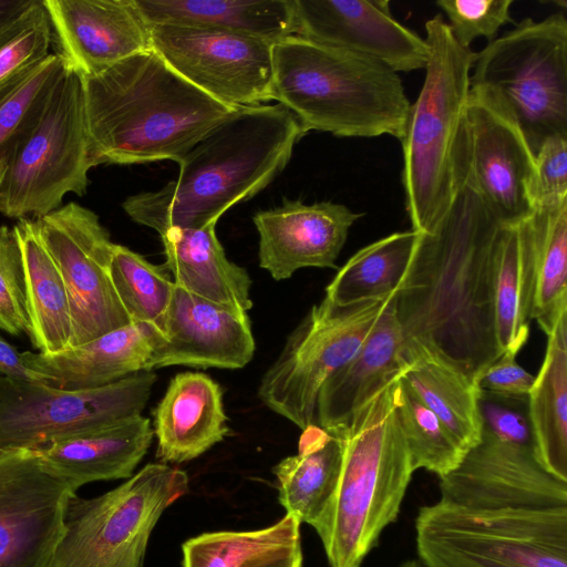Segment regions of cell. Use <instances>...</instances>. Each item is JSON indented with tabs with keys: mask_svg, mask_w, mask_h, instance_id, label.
<instances>
[{
	"mask_svg": "<svg viewBox=\"0 0 567 567\" xmlns=\"http://www.w3.org/2000/svg\"><path fill=\"white\" fill-rule=\"evenodd\" d=\"M110 271L131 322L148 327L158 334L175 287L167 270L163 265H153L142 255L115 244Z\"/></svg>",
	"mask_w": 567,
	"mask_h": 567,
	"instance_id": "d590c367",
	"label": "cell"
},
{
	"mask_svg": "<svg viewBox=\"0 0 567 567\" xmlns=\"http://www.w3.org/2000/svg\"><path fill=\"white\" fill-rule=\"evenodd\" d=\"M400 375L331 434L341 442V471L331 503L313 527L330 567L361 566L396 519L415 471L395 409Z\"/></svg>",
	"mask_w": 567,
	"mask_h": 567,
	"instance_id": "5b68a950",
	"label": "cell"
},
{
	"mask_svg": "<svg viewBox=\"0 0 567 567\" xmlns=\"http://www.w3.org/2000/svg\"><path fill=\"white\" fill-rule=\"evenodd\" d=\"M150 28L153 49L215 100L231 107L271 101L275 42L212 29Z\"/></svg>",
	"mask_w": 567,
	"mask_h": 567,
	"instance_id": "5bb4252c",
	"label": "cell"
},
{
	"mask_svg": "<svg viewBox=\"0 0 567 567\" xmlns=\"http://www.w3.org/2000/svg\"><path fill=\"white\" fill-rule=\"evenodd\" d=\"M153 348V331L130 323L60 352L23 351L21 358L43 383L73 391L104 386L146 370Z\"/></svg>",
	"mask_w": 567,
	"mask_h": 567,
	"instance_id": "603a6c76",
	"label": "cell"
},
{
	"mask_svg": "<svg viewBox=\"0 0 567 567\" xmlns=\"http://www.w3.org/2000/svg\"><path fill=\"white\" fill-rule=\"evenodd\" d=\"M303 135L297 118L278 103L236 107L181 158L175 181L132 195L122 207L159 236L217 223L282 172Z\"/></svg>",
	"mask_w": 567,
	"mask_h": 567,
	"instance_id": "7a4b0ae2",
	"label": "cell"
},
{
	"mask_svg": "<svg viewBox=\"0 0 567 567\" xmlns=\"http://www.w3.org/2000/svg\"><path fill=\"white\" fill-rule=\"evenodd\" d=\"M471 86L494 92L535 155L545 140L567 137V19L556 12L527 18L480 52Z\"/></svg>",
	"mask_w": 567,
	"mask_h": 567,
	"instance_id": "30bf717a",
	"label": "cell"
},
{
	"mask_svg": "<svg viewBox=\"0 0 567 567\" xmlns=\"http://www.w3.org/2000/svg\"><path fill=\"white\" fill-rule=\"evenodd\" d=\"M440 501L473 509L567 507V482L549 474L532 449L482 430L477 445L440 478Z\"/></svg>",
	"mask_w": 567,
	"mask_h": 567,
	"instance_id": "2e32d148",
	"label": "cell"
},
{
	"mask_svg": "<svg viewBox=\"0 0 567 567\" xmlns=\"http://www.w3.org/2000/svg\"><path fill=\"white\" fill-rule=\"evenodd\" d=\"M295 34L379 61L398 72L424 69V39L392 16L386 0H293Z\"/></svg>",
	"mask_w": 567,
	"mask_h": 567,
	"instance_id": "ac0fdd59",
	"label": "cell"
},
{
	"mask_svg": "<svg viewBox=\"0 0 567 567\" xmlns=\"http://www.w3.org/2000/svg\"><path fill=\"white\" fill-rule=\"evenodd\" d=\"M217 223L202 228H172L161 235L163 267L182 289L212 302L248 313L251 279L230 261L216 235Z\"/></svg>",
	"mask_w": 567,
	"mask_h": 567,
	"instance_id": "484cf974",
	"label": "cell"
},
{
	"mask_svg": "<svg viewBox=\"0 0 567 567\" xmlns=\"http://www.w3.org/2000/svg\"><path fill=\"white\" fill-rule=\"evenodd\" d=\"M188 491L184 471L150 463L102 495L72 494L45 567H143L153 528Z\"/></svg>",
	"mask_w": 567,
	"mask_h": 567,
	"instance_id": "9c48e42d",
	"label": "cell"
},
{
	"mask_svg": "<svg viewBox=\"0 0 567 567\" xmlns=\"http://www.w3.org/2000/svg\"><path fill=\"white\" fill-rule=\"evenodd\" d=\"M395 293L350 306L323 298L312 306L264 373L260 401L300 430L315 424L320 388L357 353Z\"/></svg>",
	"mask_w": 567,
	"mask_h": 567,
	"instance_id": "8fae6325",
	"label": "cell"
},
{
	"mask_svg": "<svg viewBox=\"0 0 567 567\" xmlns=\"http://www.w3.org/2000/svg\"><path fill=\"white\" fill-rule=\"evenodd\" d=\"M525 223L536 276L532 319L548 336L567 312V199L534 208Z\"/></svg>",
	"mask_w": 567,
	"mask_h": 567,
	"instance_id": "e575fe53",
	"label": "cell"
},
{
	"mask_svg": "<svg viewBox=\"0 0 567 567\" xmlns=\"http://www.w3.org/2000/svg\"><path fill=\"white\" fill-rule=\"evenodd\" d=\"M482 430L496 439L534 451L528 395H509L478 389Z\"/></svg>",
	"mask_w": 567,
	"mask_h": 567,
	"instance_id": "b9f144b4",
	"label": "cell"
},
{
	"mask_svg": "<svg viewBox=\"0 0 567 567\" xmlns=\"http://www.w3.org/2000/svg\"><path fill=\"white\" fill-rule=\"evenodd\" d=\"M157 377L143 370L111 384L63 390L0 375V447L39 450L142 414Z\"/></svg>",
	"mask_w": 567,
	"mask_h": 567,
	"instance_id": "7c38bea8",
	"label": "cell"
},
{
	"mask_svg": "<svg viewBox=\"0 0 567 567\" xmlns=\"http://www.w3.org/2000/svg\"><path fill=\"white\" fill-rule=\"evenodd\" d=\"M7 171L0 213L42 217L68 193L84 196L90 154L83 76L66 64L0 153Z\"/></svg>",
	"mask_w": 567,
	"mask_h": 567,
	"instance_id": "52a82bcc",
	"label": "cell"
},
{
	"mask_svg": "<svg viewBox=\"0 0 567 567\" xmlns=\"http://www.w3.org/2000/svg\"><path fill=\"white\" fill-rule=\"evenodd\" d=\"M529 194L533 208L567 199V137L551 136L540 145Z\"/></svg>",
	"mask_w": 567,
	"mask_h": 567,
	"instance_id": "7bdbcfd3",
	"label": "cell"
},
{
	"mask_svg": "<svg viewBox=\"0 0 567 567\" xmlns=\"http://www.w3.org/2000/svg\"><path fill=\"white\" fill-rule=\"evenodd\" d=\"M146 370L169 365L241 369L256 344L248 313L193 295L176 286L162 330L154 334Z\"/></svg>",
	"mask_w": 567,
	"mask_h": 567,
	"instance_id": "d6986e66",
	"label": "cell"
},
{
	"mask_svg": "<svg viewBox=\"0 0 567 567\" xmlns=\"http://www.w3.org/2000/svg\"><path fill=\"white\" fill-rule=\"evenodd\" d=\"M503 224L465 183L429 231L417 233L395 313L405 340L424 347L475 384L501 354L493 317V269Z\"/></svg>",
	"mask_w": 567,
	"mask_h": 567,
	"instance_id": "6da1fadb",
	"label": "cell"
},
{
	"mask_svg": "<svg viewBox=\"0 0 567 567\" xmlns=\"http://www.w3.org/2000/svg\"><path fill=\"white\" fill-rule=\"evenodd\" d=\"M362 217L342 204L307 205L285 199L281 206L257 212L259 266L281 281L308 268H337L351 226Z\"/></svg>",
	"mask_w": 567,
	"mask_h": 567,
	"instance_id": "44dd1931",
	"label": "cell"
},
{
	"mask_svg": "<svg viewBox=\"0 0 567 567\" xmlns=\"http://www.w3.org/2000/svg\"><path fill=\"white\" fill-rule=\"evenodd\" d=\"M298 554L300 523L287 513L266 528L205 533L183 544L184 567H275Z\"/></svg>",
	"mask_w": 567,
	"mask_h": 567,
	"instance_id": "d6a6232c",
	"label": "cell"
},
{
	"mask_svg": "<svg viewBox=\"0 0 567 567\" xmlns=\"http://www.w3.org/2000/svg\"><path fill=\"white\" fill-rule=\"evenodd\" d=\"M0 329L12 334H30L22 256L13 227L0 226Z\"/></svg>",
	"mask_w": 567,
	"mask_h": 567,
	"instance_id": "ab89813d",
	"label": "cell"
},
{
	"mask_svg": "<svg viewBox=\"0 0 567 567\" xmlns=\"http://www.w3.org/2000/svg\"><path fill=\"white\" fill-rule=\"evenodd\" d=\"M406 365L401 378L417 398L440 419L466 453L482 437L477 385L462 371L405 340Z\"/></svg>",
	"mask_w": 567,
	"mask_h": 567,
	"instance_id": "f1b7e54d",
	"label": "cell"
},
{
	"mask_svg": "<svg viewBox=\"0 0 567 567\" xmlns=\"http://www.w3.org/2000/svg\"><path fill=\"white\" fill-rule=\"evenodd\" d=\"M425 567H567V507L473 509L439 501L420 508Z\"/></svg>",
	"mask_w": 567,
	"mask_h": 567,
	"instance_id": "ba28073f",
	"label": "cell"
},
{
	"mask_svg": "<svg viewBox=\"0 0 567 567\" xmlns=\"http://www.w3.org/2000/svg\"><path fill=\"white\" fill-rule=\"evenodd\" d=\"M0 375L16 380L41 382L42 379L29 370L21 358V353L0 336Z\"/></svg>",
	"mask_w": 567,
	"mask_h": 567,
	"instance_id": "f6af8a7d",
	"label": "cell"
},
{
	"mask_svg": "<svg viewBox=\"0 0 567 567\" xmlns=\"http://www.w3.org/2000/svg\"><path fill=\"white\" fill-rule=\"evenodd\" d=\"M396 293L357 353L319 390L315 424L329 434L343 427L363 404L405 369V337L395 313Z\"/></svg>",
	"mask_w": 567,
	"mask_h": 567,
	"instance_id": "7402d4cb",
	"label": "cell"
},
{
	"mask_svg": "<svg viewBox=\"0 0 567 567\" xmlns=\"http://www.w3.org/2000/svg\"><path fill=\"white\" fill-rule=\"evenodd\" d=\"M270 100L286 107L305 134L400 141L411 106L392 69L298 35L274 43Z\"/></svg>",
	"mask_w": 567,
	"mask_h": 567,
	"instance_id": "277c9868",
	"label": "cell"
},
{
	"mask_svg": "<svg viewBox=\"0 0 567 567\" xmlns=\"http://www.w3.org/2000/svg\"><path fill=\"white\" fill-rule=\"evenodd\" d=\"M75 494L50 474L35 450L0 461V567H45Z\"/></svg>",
	"mask_w": 567,
	"mask_h": 567,
	"instance_id": "e0dca14e",
	"label": "cell"
},
{
	"mask_svg": "<svg viewBox=\"0 0 567 567\" xmlns=\"http://www.w3.org/2000/svg\"><path fill=\"white\" fill-rule=\"evenodd\" d=\"M302 565V554H298L278 565L275 567H301Z\"/></svg>",
	"mask_w": 567,
	"mask_h": 567,
	"instance_id": "7dc6e473",
	"label": "cell"
},
{
	"mask_svg": "<svg viewBox=\"0 0 567 567\" xmlns=\"http://www.w3.org/2000/svg\"><path fill=\"white\" fill-rule=\"evenodd\" d=\"M6 171H7L6 161L2 157H0V199H1V192H2V185H3V181H4V176H6Z\"/></svg>",
	"mask_w": 567,
	"mask_h": 567,
	"instance_id": "c3c4849f",
	"label": "cell"
},
{
	"mask_svg": "<svg viewBox=\"0 0 567 567\" xmlns=\"http://www.w3.org/2000/svg\"><path fill=\"white\" fill-rule=\"evenodd\" d=\"M399 567H425L421 561L419 560H408L401 564Z\"/></svg>",
	"mask_w": 567,
	"mask_h": 567,
	"instance_id": "681fc988",
	"label": "cell"
},
{
	"mask_svg": "<svg viewBox=\"0 0 567 567\" xmlns=\"http://www.w3.org/2000/svg\"><path fill=\"white\" fill-rule=\"evenodd\" d=\"M33 0H0V27L27 9Z\"/></svg>",
	"mask_w": 567,
	"mask_h": 567,
	"instance_id": "bcb514c9",
	"label": "cell"
},
{
	"mask_svg": "<svg viewBox=\"0 0 567 567\" xmlns=\"http://www.w3.org/2000/svg\"><path fill=\"white\" fill-rule=\"evenodd\" d=\"M52 27L42 0L0 27V89L48 58Z\"/></svg>",
	"mask_w": 567,
	"mask_h": 567,
	"instance_id": "74e56055",
	"label": "cell"
},
{
	"mask_svg": "<svg viewBox=\"0 0 567 567\" xmlns=\"http://www.w3.org/2000/svg\"><path fill=\"white\" fill-rule=\"evenodd\" d=\"M417 233L396 231L358 250L326 287L324 299L337 306L382 300L398 292L405 277Z\"/></svg>",
	"mask_w": 567,
	"mask_h": 567,
	"instance_id": "836d02e7",
	"label": "cell"
},
{
	"mask_svg": "<svg viewBox=\"0 0 567 567\" xmlns=\"http://www.w3.org/2000/svg\"><path fill=\"white\" fill-rule=\"evenodd\" d=\"M65 68L60 54L50 53L0 89V153Z\"/></svg>",
	"mask_w": 567,
	"mask_h": 567,
	"instance_id": "f35d334b",
	"label": "cell"
},
{
	"mask_svg": "<svg viewBox=\"0 0 567 567\" xmlns=\"http://www.w3.org/2000/svg\"><path fill=\"white\" fill-rule=\"evenodd\" d=\"M517 352L504 351L476 381L481 390L509 395H528L535 375L516 362Z\"/></svg>",
	"mask_w": 567,
	"mask_h": 567,
	"instance_id": "ee69618b",
	"label": "cell"
},
{
	"mask_svg": "<svg viewBox=\"0 0 567 567\" xmlns=\"http://www.w3.org/2000/svg\"><path fill=\"white\" fill-rule=\"evenodd\" d=\"M83 83L93 166L178 163L236 109L188 82L154 49Z\"/></svg>",
	"mask_w": 567,
	"mask_h": 567,
	"instance_id": "3957f363",
	"label": "cell"
},
{
	"mask_svg": "<svg viewBox=\"0 0 567 567\" xmlns=\"http://www.w3.org/2000/svg\"><path fill=\"white\" fill-rule=\"evenodd\" d=\"M537 462L567 482V312L547 336L544 361L528 393Z\"/></svg>",
	"mask_w": 567,
	"mask_h": 567,
	"instance_id": "1f68e13d",
	"label": "cell"
},
{
	"mask_svg": "<svg viewBox=\"0 0 567 567\" xmlns=\"http://www.w3.org/2000/svg\"><path fill=\"white\" fill-rule=\"evenodd\" d=\"M153 436L150 419L141 414L35 451L43 467L76 493L87 483L130 478Z\"/></svg>",
	"mask_w": 567,
	"mask_h": 567,
	"instance_id": "d4e9b609",
	"label": "cell"
},
{
	"mask_svg": "<svg viewBox=\"0 0 567 567\" xmlns=\"http://www.w3.org/2000/svg\"><path fill=\"white\" fill-rule=\"evenodd\" d=\"M13 228L22 256L31 343L42 353L63 351L70 348L72 336L63 278L39 236L35 220L19 219Z\"/></svg>",
	"mask_w": 567,
	"mask_h": 567,
	"instance_id": "f546056e",
	"label": "cell"
},
{
	"mask_svg": "<svg viewBox=\"0 0 567 567\" xmlns=\"http://www.w3.org/2000/svg\"><path fill=\"white\" fill-rule=\"evenodd\" d=\"M425 78L402 140V185L412 230L434 228L466 183V103L475 52L436 14L425 23Z\"/></svg>",
	"mask_w": 567,
	"mask_h": 567,
	"instance_id": "8992f818",
	"label": "cell"
},
{
	"mask_svg": "<svg viewBox=\"0 0 567 567\" xmlns=\"http://www.w3.org/2000/svg\"><path fill=\"white\" fill-rule=\"evenodd\" d=\"M18 450H11V449H4V447H0V461L12 455L14 452H17Z\"/></svg>",
	"mask_w": 567,
	"mask_h": 567,
	"instance_id": "f907efd6",
	"label": "cell"
},
{
	"mask_svg": "<svg viewBox=\"0 0 567 567\" xmlns=\"http://www.w3.org/2000/svg\"><path fill=\"white\" fill-rule=\"evenodd\" d=\"M535 266L525 220L503 225L493 269V317L501 352H519L529 336L535 295Z\"/></svg>",
	"mask_w": 567,
	"mask_h": 567,
	"instance_id": "4dcf8cb0",
	"label": "cell"
},
{
	"mask_svg": "<svg viewBox=\"0 0 567 567\" xmlns=\"http://www.w3.org/2000/svg\"><path fill=\"white\" fill-rule=\"evenodd\" d=\"M342 463L338 437L316 424L302 430L298 453L276 464L278 499L287 514L312 527L326 513L334 495Z\"/></svg>",
	"mask_w": 567,
	"mask_h": 567,
	"instance_id": "83f0119b",
	"label": "cell"
},
{
	"mask_svg": "<svg viewBox=\"0 0 567 567\" xmlns=\"http://www.w3.org/2000/svg\"><path fill=\"white\" fill-rule=\"evenodd\" d=\"M153 432L162 463L192 461L229 432L223 390L202 372L177 373L154 412Z\"/></svg>",
	"mask_w": 567,
	"mask_h": 567,
	"instance_id": "cb8c5ba5",
	"label": "cell"
},
{
	"mask_svg": "<svg viewBox=\"0 0 567 567\" xmlns=\"http://www.w3.org/2000/svg\"><path fill=\"white\" fill-rule=\"evenodd\" d=\"M39 236L66 287L70 347L132 323L111 279L114 243L99 216L75 202L35 219Z\"/></svg>",
	"mask_w": 567,
	"mask_h": 567,
	"instance_id": "4fadbf2b",
	"label": "cell"
},
{
	"mask_svg": "<svg viewBox=\"0 0 567 567\" xmlns=\"http://www.w3.org/2000/svg\"><path fill=\"white\" fill-rule=\"evenodd\" d=\"M449 18V29L455 41L471 49L476 38L489 42L501 27L512 22L511 6L514 0H439L435 2Z\"/></svg>",
	"mask_w": 567,
	"mask_h": 567,
	"instance_id": "60d3db41",
	"label": "cell"
},
{
	"mask_svg": "<svg viewBox=\"0 0 567 567\" xmlns=\"http://www.w3.org/2000/svg\"><path fill=\"white\" fill-rule=\"evenodd\" d=\"M153 25L212 29L276 42L295 34L293 0H135Z\"/></svg>",
	"mask_w": 567,
	"mask_h": 567,
	"instance_id": "4316f807",
	"label": "cell"
},
{
	"mask_svg": "<svg viewBox=\"0 0 567 567\" xmlns=\"http://www.w3.org/2000/svg\"><path fill=\"white\" fill-rule=\"evenodd\" d=\"M395 409L414 470L425 468L440 478L466 454L440 419L399 378Z\"/></svg>",
	"mask_w": 567,
	"mask_h": 567,
	"instance_id": "8d00e7d4",
	"label": "cell"
},
{
	"mask_svg": "<svg viewBox=\"0 0 567 567\" xmlns=\"http://www.w3.org/2000/svg\"><path fill=\"white\" fill-rule=\"evenodd\" d=\"M60 54L91 76L152 50L151 28L135 0H42Z\"/></svg>",
	"mask_w": 567,
	"mask_h": 567,
	"instance_id": "ffe728a7",
	"label": "cell"
},
{
	"mask_svg": "<svg viewBox=\"0 0 567 567\" xmlns=\"http://www.w3.org/2000/svg\"><path fill=\"white\" fill-rule=\"evenodd\" d=\"M466 182L503 225L532 215L535 155L506 105L482 86H471L466 103Z\"/></svg>",
	"mask_w": 567,
	"mask_h": 567,
	"instance_id": "9a60e30c",
	"label": "cell"
}]
</instances>
